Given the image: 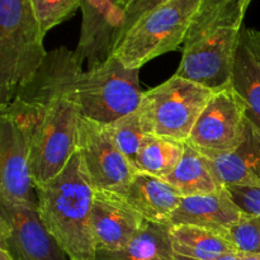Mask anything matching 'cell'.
<instances>
[{
  "label": "cell",
  "instance_id": "1",
  "mask_svg": "<svg viewBox=\"0 0 260 260\" xmlns=\"http://www.w3.org/2000/svg\"><path fill=\"white\" fill-rule=\"evenodd\" d=\"M83 65L75 52L58 47L47 52L35 78L0 107L30 131V172L35 185L55 178L78 151L80 109L74 85Z\"/></svg>",
  "mask_w": 260,
  "mask_h": 260
},
{
  "label": "cell",
  "instance_id": "2",
  "mask_svg": "<svg viewBox=\"0 0 260 260\" xmlns=\"http://www.w3.org/2000/svg\"><path fill=\"white\" fill-rule=\"evenodd\" d=\"M245 12L240 0H203L175 74L213 91L231 86Z\"/></svg>",
  "mask_w": 260,
  "mask_h": 260
},
{
  "label": "cell",
  "instance_id": "3",
  "mask_svg": "<svg viewBox=\"0 0 260 260\" xmlns=\"http://www.w3.org/2000/svg\"><path fill=\"white\" fill-rule=\"evenodd\" d=\"M41 220L70 260H96L91 212L95 189L76 151L48 182L35 185Z\"/></svg>",
  "mask_w": 260,
  "mask_h": 260
},
{
  "label": "cell",
  "instance_id": "4",
  "mask_svg": "<svg viewBox=\"0 0 260 260\" xmlns=\"http://www.w3.org/2000/svg\"><path fill=\"white\" fill-rule=\"evenodd\" d=\"M43 37L32 0H0V107L42 66L47 56Z\"/></svg>",
  "mask_w": 260,
  "mask_h": 260
},
{
  "label": "cell",
  "instance_id": "5",
  "mask_svg": "<svg viewBox=\"0 0 260 260\" xmlns=\"http://www.w3.org/2000/svg\"><path fill=\"white\" fill-rule=\"evenodd\" d=\"M203 0H168L145 13L119 40L112 56L126 68L141 69L184 43Z\"/></svg>",
  "mask_w": 260,
  "mask_h": 260
},
{
  "label": "cell",
  "instance_id": "6",
  "mask_svg": "<svg viewBox=\"0 0 260 260\" xmlns=\"http://www.w3.org/2000/svg\"><path fill=\"white\" fill-rule=\"evenodd\" d=\"M140 69H128L111 56L99 66L81 71L74 85L80 113L96 123L109 126L139 109L144 91Z\"/></svg>",
  "mask_w": 260,
  "mask_h": 260
},
{
  "label": "cell",
  "instance_id": "7",
  "mask_svg": "<svg viewBox=\"0 0 260 260\" xmlns=\"http://www.w3.org/2000/svg\"><path fill=\"white\" fill-rule=\"evenodd\" d=\"M213 93L177 74L144 91L139 112L147 134L187 142Z\"/></svg>",
  "mask_w": 260,
  "mask_h": 260
},
{
  "label": "cell",
  "instance_id": "8",
  "mask_svg": "<svg viewBox=\"0 0 260 260\" xmlns=\"http://www.w3.org/2000/svg\"><path fill=\"white\" fill-rule=\"evenodd\" d=\"M78 151L94 189L124 197L137 170L117 146L108 126L81 116Z\"/></svg>",
  "mask_w": 260,
  "mask_h": 260
},
{
  "label": "cell",
  "instance_id": "9",
  "mask_svg": "<svg viewBox=\"0 0 260 260\" xmlns=\"http://www.w3.org/2000/svg\"><path fill=\"white\" fill-rule=\"evenodd\" d=\"M246 132V107L229 86L213 93L187 142L203 155L229 154L243 144Z\"/></svg>",
  "mask_w": 260,
  "mask_h": 260
},
{
  "label": "cell",
  "instance_id": "10",
  "mask_svg": "<svg viewBox=\"0 0 260 260\" xmlns=\"http://www.w3.org/2000/svg\"><path fill=\"white\" fill-rule=\"evenodd\" d=\"M0 249L13 260H70L43 225L38 206L0 202Z\"/></svg>",
  "mask_w": 260,
  "mask_h": 260
},
{
  "label": "cell",
  "instance_id": "11",
  "mask_svg": "<svg viewBox=\"0 0 260 260\" xmlns=\"http://www.w3.org/2000/svg\"><path fill=\"white\" fill-rule=\"evenodd\" d=\"M29 154V128L0 111V202L37 206Z\"/></svg>",
  "mask_w": 260,
  "mask_h": 260
},
{
  "label": "cell",
  "instance_id": "12",
  "mask_svg": "<svg viewBox=\"0 0 260 260\" xmlns=\"http://www.w3.org/2000/svg\"><path fill=\"white\" fill-rule=\"evenodd\" d=\"M80 37L76 58L88 69L99 66L112 56L123 27L122 0H81Z\"/></svg>",
  "mask_w": 260,
  "mask_h": 260
},
{
  "label": "cell",
  "instance_id": "13",
  "mask_svg": "<svg viewBox=\"0 0 260 260\" xmlns=\"http://www.w3.org/2000/svg\"><path fill=\"white\" fill-rule=\"evenodd\" d=\"M91 223L98 250H118L126 246L147 221L121 196L95 190Z\"/></svg>",
  "mask_w": 260,
  "mask_h": 260
},
{
  "label": "cell",
  "instance_id": "14",
  "mask_svg": "<svg viewBox=\"0 0 260 260\" xmlns=\"http://www.w3.org/2000/svg\"><path fill=\"white\" fill-rule=\"evenodd\" d=\"M243 211L226 187L216 193L183 197L169 220L170 226H197L222 235L240 220Z\"/></svg>",
  "mask_w": 260,
  "mask_h": 260
},
{
  "label": "cell",
  "instance_id": "15",
  "mask_svg": "<svg viewBox=\"0 0 260 260\" xmlns=\"http://www.w3.org/2000/svg\"><path fill=\"white\" fill-rule=\"evenodd\" d=\"M205 156L223 187L260 188V129L249 121L246 137L238 149L229 154Z\"/></svg>",
  "mask_w": 260,
  "mask_h": 260
},
{
  "label": "cell",
  "instance_id": "16",
  "mask_svg": "<svg viewBox=\"0 0 260 260\" xmlns=\"http://www.w3.org/2000/svg\"><path fill=\"white\" fill-rule=\"evenodd\" d=\"M123 198L149 222L169 225L183 196L164 178L137 172Z\"/></svg>",
  "mask_w": 260,
  "mask_h": 260
},
{
  "label": "cell",
  "instance_id": "17",
  "mask_svg": "<svg viewBox=\"0 0 260 260\" xmlns=\"http://www.w3.org/2000/svg\"><path fill=\"white\" fill-rule=\"evenodd\" d=\"M172 226L149 222L122 249L98 250L96 260H174Z\"/></svg>",
  "mask_w": 260,
  "mask_h": 260
},
{
  "label": "cell",
  "instance_id": "18",
  "mask_svg": "<svg viewBox=\"0 0 260 260\" xmlns=\"http://www.w3.org/2000/svg\"><path fill=\"white\" fill-rule=\"evenodd\" d=\"M167 180L183 197L211 194L225 188L216 178L207 157L188 142L182 160Z\"/></svg>",
  "mask_w": 260,
  "mask_h": 260
},
{
  "label": "cell",
  "instance_id": "19",
  "mask_svg": "<svg viewBox=\"0 0 260 260\" xmlns=\"http://www.w3.org/2000/svg\"><path fill=\"white\" fill-rule=\"evenodd\" d=\"M175 255L196 260H213L236 254L228 239L216 231L197 226H172L170 230Z\"/></svg>",
  "mask_w": 260,
  "mask_h": 260
},
{
  "label": "cell",
  "instance_id": "20",
  "mask_svg": "<svg viewBox=\"0 0 260 260\" xmlns=\"http://www.w3.org/2000/svg\"><path fill=\"white\" fill-rule=\"evenodd\" d=\"M231 86L245 104L248 121L260 129V62L241 36L234 61Z\"/></svg>",
  "mask_w": 260,
  "mask_h": 260
},
{
  "label": "cell",
  "instance_id": "21",
  "mask_svg": "<svg viewBox=\"0 0 260 260\" xmlns=\"http://www.w3.org/2000/svg\"><path fill=\"white\" fill-rule=\"evenodd\" d=\"M185 144L187 142L147 134L135 161V168L137 172L167 179L182 160Z\"/></svg>",
  "mask_w": 260,
  "mask_h": 260
},
{
  "label": "cell",
  "instance_id": "22",
  "mask_svg": "<svg viewBox=\"0 0 260 260\" xmlns=\"http://www.w3.org/2000/svg\"><path fill=\"white\" fill-rule=\"evenodd\" d=\"M117 146L119 147L124 156L135 167V161L139 155L145 136L147 135L145 124L142 122L139 109L122 118L117 119L108 126Z\"/></svg>",
  "mask_w": 260,
  "mask_h": 260
},
{
  "label": "cell",
  "instance_id": "23",
  "mask_svg": "<svg viewBox=\"0 0 260 260\" xmlns=\"http://www.w3.org/2000/svg\"><path fill=\"white\" fill-rule=\"evenodd\" d=\"M236 254H260V217L243 212L240 220L222 234Z\"/></svg>",
  "mask_w": 260,
  "mask_h": 260
},
{
  "label": "cell",
  "instance_id": "24",
  "mask_svg": "<svg viewBox=\"0 0 260 260\" xmlns=\"http://www.w3.org/2000/svg\"><path fill=\"white\" fill-rule=\"evenodd\" d=\"M81 0H32L43 35L70 19L80 8Z\"/></svg>",
  "mask_w": 260,
  "mask_h": 260
},
{
  "label": "cell",
  "instance_id": "25",
  "mask_svg": "<svg viewBox=\"0 0 260 260\" xmlns=\"http://www.w3.org/2000/svg\"><path fill=\"white\" fill-rule=\"evenodd\" d=\"M226 189L243 212L260 217V188L229 185Z\"/></svg>",
  "mask_w": 260,
  "mask_h": 260
},
{
  "label": "cell",
  "instance_id": "26",
  "mask_svg": "<svg viewBox=\"0 0 260 260\" xmlns=\"http://www.w3.org/2000/svg\"><path fill=\"white\" fill-rule=\"evenodd\" d=\"M168 0H122V12H123V27L121 32V40L124 36V33L145 14L150 12L157 5ZM119 42V41H118ZM117 46V45H116ZM113 53V52H112Z\"/></svg>",
  "mask_w": 260,
  "mask_h": 260
},
{
  "label": "cell",
  "instance_id": "27",
  "mask_svg": "<svg viewBox=\"0 0 260 260\" xmlns=\"http://www.w3.org/2000/svg\"><path fill=\"white\" fill-rule=\"evenodd\" d=\"M241 38L245 41L246 45L254 53L256 60L260 62V32L255 29H250V28H243L241 30Z\"/></svg>",
  "mask_w": 260,
  "mask_h": 260
},
{
  "label": "cell",
  "instance_id": "28",
  "mask_svg": "<svg viewBox=\"0 0 260 260\" xmlns=\"http://www.w3.org/2000/svg\"><path fill=\"white\" fill-rule=\"evenodd\" d=\"M174 260H196V259H189V258H184V256L175 255ZM213 260H238V254H230V255L221 256V258L213 259Z\"/></svg>",
  "mask_w": 260,
  "mask_h": 260
},
{
  "label": "cell",
  "instance_id": "29",
  "mask_svg": "<svg viewBox=\"0 0 260 260\" xmlns=\"http://www.w3.org/2000/svg\"><path fill=\"white\" fill-rule=\"evenodd\" d=\"M238 260H260V254H238Z\"/></svg>",
  "mask_w": 260,
  "mask_h": 260
},
{
  "label": "cell",
  "instance_id": "30",
  "mask_svg": "<svg viewBox=\"0 0 260 260\" xmlns=\"http://www.w3.org/2000/svg\"><path fill=\"white\" fill-rule=\"evenodd\" d=\"M0 260H13V259L7 250H4V249H0Z\"/></svg>",
  "mask_w": 260,
  "mask_h": 260
},
{
  "label": "cell",
  "instance_id": "31",
  "mask_svg": "<svg viewBox=\"0 0 260 260\" xmlns=\"http://www.w3.org/2000/svg\"><path fill=\"white\" fill-rule=\"evenodd\" d=\"M240 3L243 4V7L245 8V9H248V7H249V4L251 3V0H240Z\"/></svg>",
  "mask_w": 260,
  "mask_h": 260
}]
</instances>
